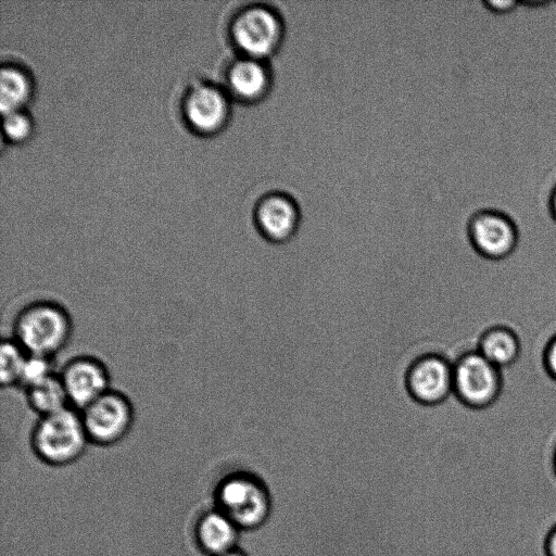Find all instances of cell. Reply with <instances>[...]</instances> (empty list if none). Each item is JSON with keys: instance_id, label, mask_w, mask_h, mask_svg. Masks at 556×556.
I'll use <instances>...</instances> for the list:
<instances>
[{"instance_id": "cell-1", "label": "cell", "mask_w": 556, "mask_h": 556, "mask_svg": "<svg viewBox=\"0 0 556 556\" xmlns=\"http://www.w3.org/2000/svg\"><path fill=\"white\" fill-rule=\"evenodd\" d=\"M74 332L73 318L61 303L40 299L23 306L12 324V338L31 355L55 358Z\"/></svg>"}, {"instance_id": "cell-2", "label": "cell", "mask_w": 556, "mask_h": 556, "mask_svg": "<svg viewBox=\"0 0 556 556\" xmlns=\"http://www.w3.org/2000/svg\"><path fill=\"white\" fill-rule=\"evenodd\" d=\"M213 501V506L229 517L241 531L261 527L271 510V498L265 482L243 466L230 469L218 479Z\"/></svg>"}, {"instance_id": "cell-3", "label": "cell", "mask_w": 556, "mask_h": 556, "mask_svg": "<svg viewBox=\"0 0 556 556\" xmlns=\"http://www.w3.org/2000/svg\"><path fill=\"white\" fill-rule=\"evenodd\" d=\"M29 444L35 456L51 467L76 463L90 444L80 412L68 406L56 413L38 417Z\"/></svg>"}, {"instance_id": "cell-4", "label": "cell", "mask_w": 556, "mask_h": 556, "mask_svg": "<svg viewBox=\"0 0 556 556\" xmlns=\"http://www.w3.org/2000/svg\"><path fill=\"white\" fill-rule=\"evenodd\" d=\"M504 387L502 369L476 349L465 351L453 361V395L465 407L482 410L500 399Z\"/></svg>"}, {"instance_id": "cell-5", "label": "cell", "mask_w": 556, "mask_h": 556, "mask_svg": "<svg viewBox=\"0 0 556 556\" xmlns=\"http://www.w3.org/2000/svg\"><path fill=\"white\" fill-rule=\"evenodd\" d=\"M79 412L90 444L101 447L125 440L136 419L131 400L116 389H110Z\"/></svg>"}, {"instance_id": "cell-6", "label": "cell", "mask_w": 556, "mask_h": 556, "mask_svg": "<svg viewBox=\"0 0 556 556\" xmlns=\"http://www.w3.org/2000/svg\"><path fill=\"white\" fill-rule=\"evenodd\" d=\"M403 381L408 397L416 404L441 405L453 395V362L437 352L422 353L408 364Z\"/></svg>"}, {"instance_id": "cell-7", "label": "cell", "mask_w": 556, "mask_h": 556, "mask_svg": "<svg viewBox=\"0 0 556 556\" xmlns=\"http://www.w3.org/2000/svg\"><path fill=\"white\" fill-rule=\"evenodd\" d=\"M232 37L245 56L265 60L278 49L283 24L278 13L266 5L243 9L233 20Z\"/></svg>"}, {"instance_id": "cell-8", "label": "cell", "mask_w": 556, "mask_h": 556, "mask_svg": "<svg viewBox=\"0 0 556 556\" xmlns=\"http://www.w3.org/2000/svg\"><path fill=\"white\" fill-rule=\"evenodd\" d=\"M467 237L471 248L481 257L502 261L515 252L519 231L515 220L505 212L482 208L470 216Z\"/></svg>"}, {"instance_id": "cell-9", "label": "cell", "mask_w": 556, "mask_h": 556, "mask_svg": "<svg viewBox=\"0 0 556 556\" xmlns=\"http://www.w3.org/2000/svg\"><path fill=\"white\" fill-rule=\"evenodd\" d=\"M59 377L70 405L78 410L112 389L106 364L89 354L76 355L68 359L59 371Z\"/></svg>"}, {"instance_id": "cell-10", "label": "cell", "mask_w": 556, "mask_h": 556, "mask_svg": "<svg viewBox=\"0 0 556 556\" xmlns=\"http://www.w3.org/2000/svg\"><path fill=\"white\" fill-rule=\"evenodd\" d=\"M255 224L261 236L270 243L289 242L300 226V212L292 198L285 193L266 194L255 210Z\"/></svg>"}, {"instance_id": "cell-11", "label": "cell", "mask_w": 556, "mask_h": 556, "mask_svg": "<svg viewBox=\"0 0 556 556\" xmlns=\"http://www.w3.org/2000/svg\"><path fill=\"white\" fill-rule=\"evenodd\" d=\"M241 532L229 517L213 506L198 517L193 536L203 554L220 556L239 547Z\"/></svg>"}, {"instance_id": "cell-12", "label": "cell", "mask_w": 556, "mask_h": 556, "mask_svg": "<svg viewBox=\"0 0 556 556\" xmlns=\"http://www.w3.org/2000/svg\"><path fill=\"white\" fill-rule=\"evenodd\" d=\"M185 113L190 124L204 131L218 128L228 114V102L220 89L202 84L193 87L185 100Z\"/></svg>"}, {"instance_id": "cell-13", "label": "cell", "mask_w": 556, "mask_h": 556, "mask_svg": "<svg viewBox=\"0 0 556 556\" xmlns=\"http://www.w3.org/2000/svg\"><path fill=\"white\" fill-rule=\"evenodd\" d=\"M476 350L503 370L519 359L521 341L513 328L506 325H493L480 333Z\"/></svg>"}, {"instance_id": "cell-14", "label": "cell", "mask_w": 556, "mask_h": 556, "mask_svg": "<svg viewBox=\"0 0 556 556\" xmlns=\"http://www.w3.org/2000/svg\"><path fill=\"white\" fill-rule=\"evenodd\" d=\"M270 72L263 60L244 56L236 61L228 71V83L232 92L247 101L265 96L270 87Z\"/></svg>"}, {"instance_id": "cell-15", "label": "cell", "mask_w": 556, "mask_h": 556, "mask_svg": "<svg viewBox=\"0 0 556 556\" xmlns=\"http://www.w3.org/2000/svg\"><path fill=\"white\" fill-rule=\"evenodd\" d=\"M24 391L28 407L38 417L47 416L71 406L59 372L51 375Z\"/></svg>"}, {"instance_id": "cell-16", "label": "cell", "mask_w": 556, "mask_h": 556, "mask_svg": "<svg viewBox=\"0 0 556 556\" xmlns=\"http://www.w3.org/2000/svg\"><path fill=\"white\" fill-rule=\"evenodd\" d=\"M29 93V83L24 73L7 66L0 71V109L2 114L18 110Z\"/></svg>"}, {"instance_id": "cell-17", "label": "cell", "mask_w": 556, "mask_h": 556, "mask_svg": "<svg viewBox=\"0 0 556 556\" xmlns=\"http://www.w3.org/2000/svg\"><path fill=\"white\" fill-rule=\"evenodd\" d=\"M0 348V383L18 387L28 353L12 337L3 338Z\"/></svg>"}, {"instance_id": "cell-18", "label": "cell", "mask_w": 556, "mask_h": 556, "mask_svg": "<svg viewBox=\"0 0 556 556\" xmlns=\"http://www.w3.org/2000/svg\"><path fill=\"white\" fill-rule=\"evenodd\" d=\"M55 372L54 358L28 354L18 388L25 390Z\"/></svg>"}, {"instance_id": "cell-19", "label": "cell", "mask_w": 556, "mask_h": 556, "mask_svg": "<svg viewBox=\"0 0 556 556\" xmlns=\"http://www.w3.org/2000/svg\"><path fill=\"white\" fill-rule=\"evenodd\" d=\"M30 129V119L20 110H14L3 114V130L10 139H24L28 136Z\"/></svg>"}, {"instance_id": "cell-20", "label": "cell", "mask_w": 556, "mask_h": 556, "mask_svg": "<svg viewBox=\"0 0 556 556\" xmlns=\"http://www.w3.org/2000/svg\"><path fill=\"white\" fill-rule=\"evenodd\" d=\"M542 366L545 374L556 382V332L546 341L543 348Z\"/></svg>"}, {"instance_id": "cell-21", "label": "cell", "mask_w": 556, "mask_h": 556, "mask_svg": "<svg viewBox=\"0 0 556 556\" xmlns=\"http://www.w3.org/2000/svg\"><path fill=\"white\" fill-rule=\"evenodd\" d=\"M482 4L489 12L503 15L515 11L520 5V2L513 0H486Z\"/></svg>"}, {"instance_id": "cell-22", "label": "cell", "mask_w": 556, "mask_h": 556, "mask_svg": "<svg viewBox=\"0 0 556 556\" xmlns=\"http://www.w3.org/2000/svg\"><path fill=\"white\" fill-rule=\"evenodd\" d=\"M542 549L544 556H556V523L545 533Z\"/></svg>"}, {"instance_id": "cell-23", "label": "cell", "mask_w": 556, "mask_h": 556, "mask_svg": "<svg viewBox=\"0 0 556 556\" xmlns=\"http://www.w3.org/2000/svg\"><path fill=\"white\" fill-rule=\"evenodd\" d=\"M548 210H549L551 216L556 222V184L552 188L549 195H548Z\"/></svg>"}, {"instance_id": "cell-24", "label": "cell", "mask_w": 556, "mask_h": 556, "mask_svg": "<svg viewBox=\"0 0 556 556\" xmlns=\"http://www.w3.org/2000/svg\"><path fill=\"white\" fill-rule=\"evenodd\" d=\"M220 556H248L240 547Z\"/></svg>"}, {"instance_id": "cell-25", "label": "cell", "mask_w": 556, "mask_h": 556, "mask_svg": "<svg viewBox=\"0 0 556 556\" xmlns=\"http://www.w3.org/2000/svg\"><path fill=\"white\" fill-rule=\"evenodd\" d=\"M552 467H553V472H554L555 478H556V444H555L554 452H553V457H552Z\"/></svg>"}]
</instances>
